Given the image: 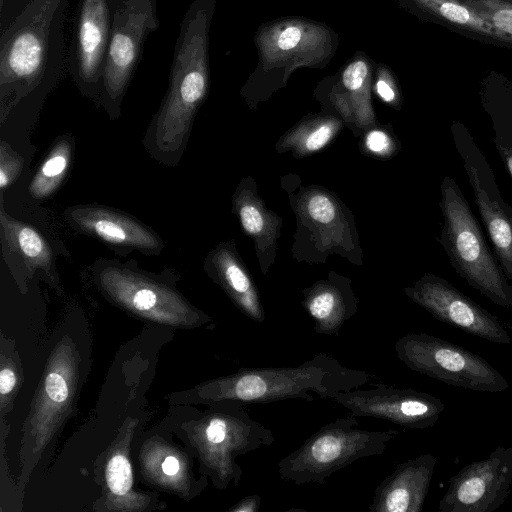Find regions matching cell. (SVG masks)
<instances>
[{
	"instance_id": "ba28073f",
	"label": "cell",
	"mask_w": 512,
	"mask_h": 512,
	"mask_svg": "<svg viewBox=\"0 0 512 512\" xmlns=\"http://www.w3.org/2000/svg\"><path fill=\"white\" fill-rule=\"evenodd\" d=\"M450 129L494 255L506 278L512 281V207L503 200L494 173L467 128L454 122Z\"/></svg>"
},
{
	"instance_id": "83f0119b",
	"label": "cell",
	"mask_w": 512,
	"mask_h": 512,
	"mask_svg": "<svg viewBox=\"0 0 512 512\" xmlns=\"http://www.w3.org/2000/svg\"><path fill=\"white\" fill-rule=\"evenodd\" d=\"M305 208L309 218L318 224H330L337 219V205L330 196L324 193L316 192L310 195Z\"/></svg>"
},
{
	"instance_id": "5bb4252c",
	"label": "cell",
	"mask_w": 512,
	"mask_h": 512,
	"mask_svg": "<svg viewBox=\"0 0 512 512\" xmlns=\"http://www.w3.org/2000/svg\"><path fill=\"white\" fill-rule=\"evenodd\" d=\"M63 216L77 232L100 240L122 255L132 251L159 255L164 248L162 238L153 229L115 208L75 205L66 208Z\"/></svg>"
},
{
	"instance_id": "f546056e",
	"label": "cell",
	"mask_w": 512,
	"mask_h": 512,
	"mask_svg": "<svg viewBox=\"0 0 512 512\" xmlns=\"http://www.w3.org/2000/svg\"><path fill=\"white\" fill-rule=\"evenodd\" d=\"M48 397L55 402H64L68 396V386L64 378L57 373H50L45 379Z\"/></svg>"
},
{
	"instance_id": "30bf717a",
	"label": "cell",
	"mask_w": 512,
	"mask_h": 512,
	"mask_svg": "<svg viewBox=\"0 0 512 512\" xmlns=\"http://www.w3.org/2000/svg\"><path fill=\"white\" fill-rule=\"evenodd\" d=\"M404 292L441 322L487 341L511 343V336L498 317L440 276L426 273Z\"/></svg>"
},
{
	"instance_id": "e575fe53",
	"label": "cell",
	"mask_w": 512,
	"mask_h": 512,
	"mask_svg": "<svg viewBox=\"0 0 512 512\" xmlns=\"http://www.w3.org/2000/svg\"><path fill=\"white\" fill-rule=\"evenodd\" d=\"M162 470L166 475L173 476L179 470V462L173 456H168L162 463Z\"/></svg>"
},
{
	"instance_id": "6da1fadb",
	"label": "cell",
	"mask_w": 512,
	"mask_h": 512,
	"mask_svg": "<svg viewBox=\"0 0 512 512\" xmlns=\"http://www.w3.org/2000/svg\"><path fill=\"white\" fill-rule=\"evenodd\" d=\"M216 0H193L180 24L167 92L146 130L143 144L158 162L181 160L195 115L210 83L209 29Z\"/></svg>"
},
{
	"instance_id": "9a60e30c",
	"label": "cell",
	"mask_w": 512,
	"mask_h": 512,
	"mask_svg": "<svg viewBox=\"0 0 512 512\" xmlns=\"http://www.w3.org/2000/svg\"><path fill=\"white\" fill-rule=\"evenodd\" d=\"M436 458L427 453L399 464L376 487L370 512H421Z\"/></svg>"
},
{
	"instance_id": "d4e9b609",
	"label": "cell",
	"mask_w": 512,
	"mask_h": 512,
	"mask_svg": "<svg viewBox=\"0 0 512 512\" xmlns=\"http://www.w3.org/2000/svg\"><path fill=\"white\" fill-rule=\"evenodd\" d=\"M370 66L364 57L354 58L345 66L341 74L343 87L354 100L369 102Z\"/></svg>"
},
{
	"instance_id": "d6986e66",
	"label": "cell",
	"mask_w": 512,
	"mask_h": 512,
	"mask_svg": "<svg viewBox=\"0 0 512 512\" xmlns=\"http://www.w3.org/2000/svg\"><path fill=\"white\" fill-rule=\"evenodd\" d=\"M431 20L477 40L512 48L488 18L463 0H405Z\"/></svg>"
},
{
	"instance_id": "7a4b0ae2",
	"label": "cell",
	"mask_w": 512,
	"mask_h": 512,
	"mask_svg": "<svg viewBox=\"0 0 512 512\" xmlns=\"http://www.w3.org/2000/svg\"><path fill=\"white\" fill-rule=\"evenodd\" d=\"M69 0H31L0 27V108L4 119L58 81L65 61L64 19Z\"/></svg>"
},
{
	"instance_id": "2e32d148",
	"label": "cell",
	"mask_w": 512,
	"mask_h": 512,
	"mask_svg": "<svg viewBox=\"0 0 512 512\" xmlns=\"http://www.w3.org/2000/svg\"><path fill=\"white\" fill-rule=\"evenodd\" d=\"M2 256L15 274L33 275L40 271L48 278L57 276L55 252L47 238L34 226L14 219L0 203Z\"/></svg>"
},
{
	"instance_id": "7402d4cb",
	"label": "cell",
	"mask_w": 512,
	"mask_h": 512,
	"mask_svg": "<svg viewBox=\"0 0 512 512\" xmlns=\"http://www.w3.org/2000/svg\"><path fill=\"white\" fill-rule=\"evenodd\" d=\"M74 141L69 135L57 138L41 162L28 187L34 199H47L60 188L72 164Z\"/></svg>"
},
{
	"instance_id": "52a82bcc",
	"label": "cell",
	"mask_w": 512,
	"mask_h": 512,
	"mask_svg": "<svg viewBox=\"0 0 512 512\" xmlns=\"http://www.w3.org/2000/svg\"><path fill=\"white\" fill-rule=\"evenodd\" d=\"M111 34L100 103L117 117L148 36L160 27L156 0H110Z\"/></svg>"
},
{
	"instance_id": "7c38bea8",
	"label": "cell",
	"mask_w": 512,
	"mask_h": 512,
	"mask_svg": "<svg viewBox=\"0 0 512 512\" xmlns=\"http://www.w3.org/2000/svg\"><path fill=\"white\" fill-rule=\"evenodd\" d=\"M331 400L356 417L376 418L410 429L434 426L445 409L439 398L426 392L384 383L368 390L340 392Z\"/></svg>"
},
{
	"instance_id": "cb8c5ba5",
	"label": "cell",
	"mask_w": 512,
	"mask_h": 512,
	"mask_svg": "<svg viewBox=\"0 0 512 512\" xmlns=\"http://www.w3.org/2000/svg\"><path fill=\"white\" fill-rule=\"evenodd\" d=\"M482 12L512 45V0H463Z\"/></svg>"
},
{
	"instance_id": "ffe728a7",
	"label": "cell",
	"mask_w": 512,
	"mask_h": 512,
	"mask_svg": "<svg viewBox=\"0 0 512 512\" xmlns=\"http://www.w3.org/2000/svg\"><path fill=\"white\" fill-rule=\"evenodd\" d=\"M324 29L299 21H290L272 26L269 33L261 38L262 64L267 68H277L284 62L301 64L300 56L308 62V56L315 59V54L308 53V43L314 41L317 34Z\"/></svg>"
},
{
	"instance_id": "8992f818",
	"label": "cell",
	"mask_w": 512,
	"mask_h": 512,
	"mask_svg": "<svg viewBox=\"0 0 512 512\" xmlns=\"http://www.w3.org/2000/svg\"><path fill=\"white\" fill-rule=\"evenodd\" d=\"M398 359L410 370L447 385L479 392H502L506 378L484 358L426 333H409L394 344Z\"/></svg>"
},
{
	"instance_id": "d6a6232c",
	"label": "cell",
	"mask_w": 512,
	"mask_h": 512,
	"mask_svg": "<svg viewBox=\"0 0 512 512\" xmlns=\"http://www.w3.org/2000/svg\"><path fill=\"white\" fill-rule=\"evenodd\" d=\"M261 496L257 494H251L230 508L232 512H257L261 506Z\"/></svg>"
},
{
	"instance_id": "5b68a950",
	"label": "cell",
	"mask_w": 512,
	"mask_h": 512,
	"mask_svg": "<svg viewBox=\"0 0 512 512\" xmlns=\"http://www.w3.org/2000/svg\"><path fill=\"white\" fill-rule=\"evenodd\" d=\"M359 422L350 414L322 426L296 450L278 462V474L296 485L323 484L332 474L353 462L381 455L399 432L355 428Z\"/></svg>"
},
{
	"instance_id": "603a6c76",
	"label": "cell",
	"mask_w": 512,
	"mask_h": 512,
	"mask_svg": "<svg viewBox=\"0 0 512 512\" xmlns=\"http://www.w3.org/2000/svg\"><path fill=\"white\" fill-rule=\"evenodd\" d=\"M339 125L335 119H317L299 127L289 141L301 153L315 152L330 141Z\"/></svg>"
},
{
	"instance_id": "8fae6325",
	"label": "cell",
	"mask_w": 512,
	"mask_h": 512,
	"mask_svg": "<svg viewBox=\"0 0 512 512\" xmlns=\"http://www.w3.org/2000/svg\"><path fill=\"white\" fill-rule=\"evenodd\" d=\"M512 484V447H497L449 479L439 501L441 512H493L504 504Z\"/></svg>"
},
{
	"instance_id": "4316f807",
	"label": "cell",
	"mask_w": 512,
	"mask_h": 512,
	"mask_svg": "<svg viewBox=\"0 0 512 512\" xmlns=\"http://www.w3.org/2000/svg\"><path fill=\"white\" fill-rule=\"evenodd\" d=\"M24 167L23 157L7 142H0V189H7L21 174Z\"/></svg>"
},
{
	"instance_id": "4dcf8cb0",
	"label": "cell",
	"mask_w": 512,
	"mask_h": 512,
	"mask_svg": "<svg viewBox=\"0 0 512 512\" xmlns=\"http://www.w3.org/2000/svg\"><path fill=\"white\" fill-rule=\"evenodd\" d=\"M395 83L386 71L378 72L375 89L378 96L386 103L395 104L398 100Z\"/></svg>"
},
{
	"instance_id": "1f68e13d",
	"label": "cell",
	"mask_w": 512,
	"mask_h": 512,
	"mask_svg": "<svg viewBox=\"0 0 512 512\" xmlns=\"http://www.w3.org/2000/svg\"><path fill=\"white\" fill-rule=\"evenodd\" d=\"M31 0H0V27L9 24Z\"/></svg>"
},
{
	"instance_id": "ac0fdd59",
	"label": "cell",
	"mask_w": 512,
	"mask_h": 512,
	"mask_svg": "<svg viewBox=\"0 0 512 512\" xmlns=\"http://www.w3.org/2000/svg\"><path fill=\"white\" fill-rule=\"evenodd\" d=\"M204 266L243 314L258 323L265 320L257 288L232 245H218L206 257Z\"/></svg>"
},
{
	"instance_id": "4fadbf2b",
	"label": "cell",
	"mask_w": 512,
	"mask_h": 512,
	"mask_svg": "<svg viewBox=\"0 0 512 512\" xmlns=\"http://www.w3.org/2000/svg\"><path fill=\"white\" fill-rule=\"evenodd\" d=\"M110 0H81L68 65L80 92L100 99L110 44Z\"/></svg>"
},
{
	"instance_id": "277c9868",
	"label": "cell",
	"mask_w": 512,
	"mask_h": 512,
	"mask_svg": "<svg viewBox=\"0 0 512 512\" xmlns=\"http://www.w3.org/2000/svg\"><path fill=\"white\" fill-rule=\"evenodd\" d=\"M440 191L439 205L444 221L439 242L451 266L469 286L494 304L511 307V285L491 252L458 184L451 177L445 176Z\"/></svg>"
},
{
	"instance_id": "d590c367",
	"label": "cell",
	"mask_w": 512,
	"mask_h": 512,
	"mask_svg": "<svg viewBox=\"0 0 512 512\" xmlns=\"http://www.w3.org/2000/svg\"><path fill=\"white\" fill-rule=\"evenodd\" d=\"M509 298H510V304L512 307V286L510 287V290H509Z\"/></svg>"
},
{
	"instance_id": "9c48e42d",
	"label": "cell",
	"mask_w": 512,
	"mask_h": 512,
	"mask_svg": "<svg viewBox=\"0 0 512 512\" xmlns=\"http://www.w3.org/2000/svg\"><path fill=\"white\" fill-rule=\"evenodd\" d=\"M224 403L226 406L207 420L204 430L207 459L221 487L230 481L235 485L239 483L243 471L235 462L237 456L270 446L275 441L272 431L251 418L243 406Z\"/></svg>"
},
{
	"instance_id": "3957f363",
	"label": "cell",
	"mask_w": 512,
	"mask_h": 512,
	"mask_svg": "<svg viewBox=\"0 0 512 512\" xmlns=\"http://www.w3.org/2000/svg\"><path fill=\"white\" fill-rule=\"evenodd\" d=\"M373 375L342 365L336 358L318 353L296 367L245 368L213 384L211 398L216 401L263 404L290 399L313 401L311 392L332 399L367 384Z\"/></svg>"
},
{
	"instance_id": "e0dca14e",
	"label": "cell",
	"mask_w": 512,
	"mask_h": 512,
	"mask_svg": "<svg viewBox=\"0 0 512 512\" xmlns=\"http://www.w3.org/2000/svg\"><path fill=\"white\" fill-rule=\"evenodd\" d=\"M302 292L301 304L313 319L317 334L338 336L343 325L357 313L358 300L345 278L333 275Z\"/></svg>"
},
{
	"instance_id": "44dd1931",
	"label": "cell",
	"mask_w": 512,
	"mask_h": 512,
	"mask_svg": "<svg viewBox=\"0 0 512 512\" xmlns=\"http://www.w3.org/2000/svg\"><path fill=\"white\" fill-rule=\"evenodd\" d=\"M234 207L239 216L243 230L256 244L259 258H274L275 240L278 237L280 219L270 213L259 199L247 190H241L234 197Z\"/></svg>"
},
{
	"instance_id": "484cf974",
	"label": "cell",
	"mask_w": 512,
	"mask_h": 512,
	"mask_svg": "<svg viewBox=\"0 0 512 512\" xmlns=\"http://www.w3.org/2000/svg\"><path fill=\"white\" fill-rule=\"evenodd\" d=\"M106 481L110 491L123 496L132 487L133 475L129 460L122 454L114 455L106 467Z\"/></svg>"
},
{
	"instance_id": "836d02e7",
	"label": "cell",
	"mask_w": 512,
	"mask_h": 512,
	"mask_svg": "<svg viewBox=\"0 0 512 512\" xmlns=\"http://www.w3.org/2000/svg\"><path fill=\"white\" fill-rule=\"evenodd\" d=\"M16 384L14 372L8 368L2 369L0 373V392L2 395L9 393Z\"/></svg>"
},
{
	"instance_id": "f1b7e54d",
	"label": "cell",
	"mask_w": 512,
	"mask_h": 512,
	"mask_svg": "<svg viewBox=\"0 0 512 512\" xmlns=\"http://www.w3.org/2000/svg\"><path fill=\"white\" fill-rule=\"evenodd\" d=\"M365 144L371 152L376 154H388L393 150L391 137L381 130L370 131L366 136Z\"/></svg>"
}]
</instances>
